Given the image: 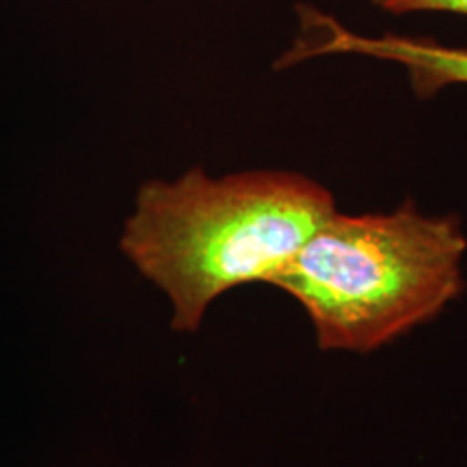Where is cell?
<instances>
[{
    "mask_svg": "<svg viewBox=\"0 0 467 467\" xmlns=\"http://www.w3.org/2000/svg\"><path fill=\"white\" fill-rule=\"evenodd\" d=\"M336 210L334 192L306 173L191 167L139 186L119 249L165 292L171 329L197 334L221 295L271 284Z\"/></svg>",
    "mask_w": 467,
    "mask_h": 467,
    "instance_id": "1",
    "label": "cell"
},
{
    "mask_svg": "<svg viewBox=\"0 0 467 467\" xmlns=\"http://www.w3.org/2000/svg\"><path fill=\"white\" fill-rule=\"evenodd\" d=\"M467 236L457 214L413 200L392 213L336 210L271 285L306 309L320 350L372 353L463 295Z\"/></svg>",
    "mask_w": 467,
    "mask_h": 467,
    "instance_id": "2",
    "label": "cell"
},
{
    "mask_svg": "<svg viewBox=\"0 0 467 467\" xmlns=\"http://www.w3.org/2000/svg\"><path fill=\"white\" fill-rule=\"evenodd\" d=\"M342 55H361L399 63L407 69L418 98H433L454 85H467V48L446 46L431 37L383 33L377 37L342 31L337 39Z\"/></svg>",
    "mask_w": 467,
    "mask_h": 467,
    "instance_id": "3",
    "label": "cell"
},
{
    "mask_svg": "<svg viewBox=\"0 0 467 467\" xmlns=\"http://www.w3.org/2000/svg\"><path fill=\"white\" fill-rule=\"evenodd\" d=\"M370 3L389 16L454 14L467 17V0H370Z\"/></svg>",
    "mask_w": 467,
    "mask_h": 467,
    "instance_id": "4",
    "label": "cell"
}]
</instances>
